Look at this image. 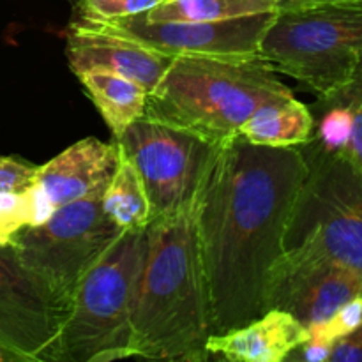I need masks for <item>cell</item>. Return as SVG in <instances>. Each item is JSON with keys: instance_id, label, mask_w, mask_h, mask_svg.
I'll list each match as a JSON object with an SVG mask.
<instances>
[{"instance_id": "cell-4", "label": "cell", "mask_w": 362, "mask_h": 362, "mask_svg": "<svg viewBox=\"0 0 362 362\" xmlns=\"http://www.w3.org/2000/svg\"><path fill=\"white\" fill-rule=\"evenodd\" d=\"M145 228L124 230L80 278L48 361L127 359Z\"/></svg>"}, {"instance_id": "cell-5", "label": "cell", "mask_w": 362, "mask_h": 362, "mask_svg": "<svg viewBox=\"0 0 362 362\" xmlns=\"http://www.w3.org/2000/svg\"><path fill=\"white\" fill-rule=\"evenodd\" d=\"M260 57L318 98L332 94L362 64V0L278 11L262 37Z\"/></svg>"}, {"instance_id": "cell-20", "label": "cell", "mask_w": 362, "mask_h": 362, "mask_svg": "<svg viewBox=\"0 0 362 362\" xmlns=\"http://www.w3.org/2000/svg\"><path fill=\"white\" fill-rule=\"evenodd\" d=\"M161 0H76L73 7L76 13V21L94 23V21L134 16L152 9Z\"/></svg>"}, {"instance_id": "cell-14", "label": "cell", "mask_w": 362, "mask_h": 362, "mask_svg": "<svg viewBox=\"0 0 362 362\" xmlns=\"http://www.w3.org/2000/svg\"><path fill=\"white\" fill-rule=\"evenodd\" d=\"M308 339V329L292 315L269 310L243 327L212 334L207 352L232 362H281Z\"/></svg>"}, {"instance_id": "cell-7", "label": "cell", "mask_w": 362, "mask_h": 362, "mask_svg": "<svg viewBox=\"0 0 362 362\" xmlns=\"http://www.w3.org/2000/svg\"><path fill=\"white\" fill-rule=\"evenodd\" d=\"M122 232L105 214L101 198H85L57 207L42 225L18 230L11 246L67 310L81 276Z\"/></svg>"}, {"instance_id": "cell-27", "label": "cell", "mask_w": 362, "mask_h": 362, "mask_svg": "<svg viewBox=\"0 0 362 362\" xmlns=\"http://www.w3.org/2000/svg\"><path fill=\"white\" fill-rule=\"evenodd\" d=\"M6 244H11L9 239H7L6 235H2V233H0V246H6Z\"/></svg>"}, {"instance_id": "cell-6", "label": "cell", "mask_w": 362, "mask_h": 362, "mask_svg": "<svg viewBox=\"0 0 362 362\" xmlns=\"http://www.w3.org/2000/svg\"><path fill=\"white\" fill-rule=\"evenodd\" d=\"M310 173L290 212L283 251L325 258L362 276V177L341 156L300 145Z\"/></svg>"}, {"instance_id": "cell-19", "label": "cell", "mask_w": 362, "mask_h": 362, "mask_svg": "<svg viewBox=\"0 0 362 362\" xmlns=\"http://www.w3.org/2000/svg\"><path fill=\"white\" fill-rule=\"evenodd\" d=\"M325 98L343 103L352 112V134L341 158H345L362 177V64L349 83Z\"/></svg>"}, {"instance_id": "cell-8", "label": "cell", "mask_w": 362, "mask_h": 362, "mask_svg": "<svg viewBox=\"0 0 362 362\" xmlns=\"http://www.w3.org/2000/svg\"><path fill=\"white\" fill-rule=\"evenodd\" d=\"M144 179L152 219L191 207L216 145L148 119H138L115 140Z\"/></svg>"}, {"instance_id": "cell-21", "label": "cell", "mask_w": 362, "mask_h": 362, "mask_svg": "<svg viewBox=\"0 0 362 362\" xmlns=\"http://www.w3.org/2000/svg\"><path fill=\"white\" fill-rule=\"evenodd\" d=\"M362 327V296L354 297L343 304L329 320L308 327L310 339L334 345L338 339L354 334Z\"/></svg>"}, {"instance_id": "cell-23", "label": "cell", "mask_w": 362, "mask_h": 362, "mask_svg": "<svg viewBox=\"0 0 362 362\" xmlns=\"http://www.w3.org/2000/svg\"><path fill=\"white\" fill-rule=\"evenodd\" d=\"M331 362H362V336L361 332L345 336L332 345Z\"/></svg>"}, {"instance_id": "cell-13", "label": "cell", "mask_w": 362, "mask_h": 362, "mask_svg": "<svg viewBox=\"0 0 362 362\" xmlns=\"http://www.w3.org/2000/svg\"><path fill=\"white\" fill-rule=\"evenodd\" d=\"M66 57L74 74L105 71L136 81L151 92L172 64V57L152 52L127 39L73 21L67 34Z\"/></svg>"}, {"instance_id": "cell-24", "label": "cell", "mask_w": 362, "mask_h": 362, "mask_svg": "<svg viewBox=\"0 0 362 362\" xmlns=\"http://www.w3.org/2000/svg\"><path fill=\"white\" fill-rule=\"evenodd\" d=\"M332 345L327 343L313 341V339H308L306 343H303L300 346H297L286 361H306V362H325L329 361L331 356Z\"/></svg>"}, {"instance_id": "cell-22", "label": "cell", "mask_w": 362, "mask_h": 362, "mask_svg": "<svg viewBox=\"0 0 362 362\" xmlns=\"http://www.w3.org/2000/svg\"><path fill=\"white\" fill-rule=\"evenodd\" d=\"M35 173L37 165L16 156H0V193L25 191L35 182Z\"/></svg>"}, {"instance_id": "cell-25", "label": "cell", "mask_w": 362, "mask_h": 362, "mask_svg": "<svg viewBox=\"0 0 362 362\" xmlns=\"http://www.w3.org/2000/svg\"><path fill=\"white\" fill-rule=\"evenodd\" d=\"M278 11H296L304 9V7H313L322 6V4L329 2H339V0H274Z\"/></svg>"}, {"instance_id": "cell-18", "label": "cell", "mask_w": 362, "mask_h": 362, "mask_svg": "<svg viewBox=\"0 0 362 362\" xmlns=\"http://www.w3.org/2000/svg\"><path fill=\"white\" fill-rule=\"evenodd\" d=\"M278 11L274 0H161L140 13L147 21H223Z\"/></svg>"}, {"instance_id": "cell-12", "label": "cell", "mask_w": 362, "mask_h": 362, "mask_svg": "<svg viewBox=\"0 0 362 362\" xmlns=\"http://www.w3.org/2000/svg\"><path fill=\"white\" fill-rule=\"evenodd\" d=\"M119 144L83 138L59 156L37 166L35 186L53 205L73 204L85 198H101L119 165Z\"/></svg>"}, {"instance_id": "cell-1", "label": "cell", "mask_w": 362, "mask_h": 362, "mask_svg": "<svg viewBox=\"0 0 362 362\" xmlns=\"http://www.w3.org/2000/svg\"><path fill=\"white\" fill-rule=\"evenodd\" d=\"M308 173L299 147H264L240 136L216 145L194 200L212 334L265 313V286Z\"/></svg>"}, {"instance_id": "cell-15", "label": "cell", "mask_w": 362, "mask_h": 362, "mask_svg": "<svg viewBox=\"0 0 362 362\" xmlns=\"http://www.w3.org/2000/svg\"><path fill=\"white\" fill-rule=\"evenodd\" d=\"M310 106L293 95L262 103L237 131V136L264 147H300L313 136Z\"/></svg>"}, {"instance_id": "cell-3", "label": "cell", "mask_w": 362, "mask_h": 362, "mask_svg": "<svg viewBox=\"0 0 362 362\" xmlns=\"http://www.w3.org/2000/svg\"><path fill=\"white\" fill-rule=\"evenodd\" d=\"M288 95L292 90L262 57H175L148 92L144 119L221 145L262 103Z\"/></svg>"}, {"instance_id": "cell-28", "label": "cell", "mask_w": 362, "mask_h": 362, "mask_svg": "<svg viewBox=\"0 0 362 362\" xmlns=\"http://www.w3.org/2000/svg\"><path fill=\"white\" fill-rule=\"evenodd\" d=\"M67 2H71V4H73V6H74V2H76V0H67Z\"/></svg>"}, {"instance_id": "cell-9", "label": "cell", "mask_w": 362, "mask_h": 362, "mask_svg": "<svg viewBox=\"0 0 362 362\" xmlns=\"http://www.w3.org/2000/svg\"><path fill=\"white\" fill-rule=\"evenodd\" d=\"M278 11L223 21H147L141 14L83 23L152 52L175 57L247 59L260 57V42ZM76 21V20H74Z\"/></svg>"}, {"instance_id": "cell-16", "label": "cell", "mask_w": 362, "mask_h": 362, "mask_svg": "<svg viewBox=\"0 0 362 362\" xmlns=\"http://www.w3.org/2000/svg\"><path fill=\"white\" fill-rule=\"evenodd\" d=\"M76 76L112 131L113 140H119L129 126L144 117L148 92L140 83L105 71H83Z\"/></svg>"}, {"instance_id": "cell-2", "label": "cell", "mask_w": 362, "mask_h": 362, "mask_svg": "<svg viewBox=\"0 0 362 362\" xmlns=\"http://www.w3.org/2000/svg\"><path fill=\"white\" fill-rule=\"evenodd\" d=\"M211 336V300L193 202L177 214L154 218L145 228L129 354L141 359L207 361Z\"/></svg>"}, {"instance_id": "cell-10", "label": "cell", "mask_w": 362, "mask_h": 362, "mask_svg": "<svg viewBox=\"0 0 362 362\" xmlns=\"http://www.w3.org/2000/svg\"><path fill=\"white\" fill-rule=\"evenodd\" d=\"M66 306L11 244L0 246V343L25 362L48 361Z\"/></svg>"}, {"instance_id": "cell-26", "label": "cell", "mask_w": 362, "mask_h": 362, "mask_svg": "<svg viewBox=\"0 0 362 362\" xmlns=\"http://www.w3.org/2000/svg\"><path fill=\"white\" fill-rule=\"evenodd\" d=\"M0 362H25V361L23 357L18 356L16 352H13V350H9L6 345L0 343Z\"/></svg>"}, {"instance_id": "cell-29", "label": "cell", "mask_w": 362, "mask_h": 362, "mask_svg": "<svg viewBox=\"0 0 362 362\" xmlns=\"http://www.w3.org/2000/svg\"><path fill=\"white\" fill-rule=\"evenodd\" d=\"M359 332H361V336H362V327H361V329H359Z\"/></svg>"}, {"instance_id": "cell-11", "label": "cell", "mask_w": 362, "mask_h": 362, "mask_svg": "<svg viewBox=\"0 0 362 362\" xmlns=\"http://www.w3.org/2000/svg\"><path fill=\"white\" fill-rule=\"evenodd\" d=\"M362 296V276L325 258L283 251L265 286V311L281 310L304 327L329 320Z\"/></svg>"}, {"instance_id": "cell-17", "label": "cell", "mask_w": 362, "mask_h": 362, "mask_svg": "<svg viewBox=\"0 0 362 362\" xmlns=\"http://www.w3.org/2000/svg\"><path fill=\"white\" fill-rule=\"evenodd\" d=\"M101 205L105 214L120 230L147 228L152 221V205L144 179L122 152L117 170L103 193Z\"/></svg>"}]
</instances>
